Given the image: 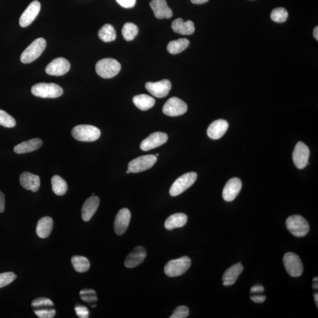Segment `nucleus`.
<instances>
[{
    "instance_id": "nucleus-40",
    "label": "nucleus",
    "mask_w": 318,
    "mask_h": 318,
    "mask_svg": "<svg viewBox=\"0 0 318 318\" xmlns=\"http://www.w3.org/2000/svg\"><path fill=\"white\" fill-rule=\"evenodd\" d=\"M75 310L77 315L80 318H88L89 317V311L87 307L81 305H77L75 306Z\"/></svg>"
},
{
    "instance_id": "nucleus-44",
    "label": "nucleus",
    "mask_w": 318,
    "mask_h": 318,
    "mask_svg": "<svg viewBox=\"0 0 318 318\" xmlns=\"http://www.w3.org/2000/svg\"><path fill=\"white\" fill-rule=\"evenodd\" d=\"M5 209V197L4 194L0 190V213H2Z\"/></svg>"
},
{
    "instance_id": "nucleus-22",
    "label": "nucleus",
    "mask_w": 318,
    "mask_h": 318,
    "mask_svg": "<svg viewBox=\"0 0 318 318\" xmlns=\"http://www.w3.org/2000/svg\"><path fill=\"white\" fill-rule=\"evenodd\" d=\"M21 185L25 189L36 192L40 186V177L28 172L22 173L20 176Z\"/></svg>"
},
{
    "instance_id": "nucleus-23",
    "label": "nucleus",
    "mask_w": 318,
    "mask_h": 318,
    "mask_svg": "<svg viewBox=\"0 0 318 318\" xmlns=\"http://www.w3.org/2000/svg\"><path fill=\"white\" fill-rule=\"evenodd\" d=\"M99 197L96 196H92L85 200L81 209L82 220L85 222H88L96 213L99 208Z\"/></svg>"
},
{
    "instance_id": "nucleus-43",
    "label": "nucleus",
    "mask_w": 318,
    "mask_h": 318,
    "mask_svg": "<svg viewBox=\"0 0 318 318\" xmlns=\"http://www.w3.org/2000/svg\"><path fill=\"white\" fill-rule=\"evenodd\" d=\"M266 296L265 295H260V296H252L250 298L253 300V302L255 303H263L265 302V300H266Z\"/></svg>"
},
{
    "instance_id": "nucleus-2",
    "label": "nucleus",
    "mask_w": 318,
    "mask_h": 318,
    "mask_svg": "<svg viewBox=\"0 0 318 318\" xmlns=\"http://www.w3.org/2000/svg\"><path fill=\"white\" fill-rule=\"evenodd\" d=\"M46 41L43 38H38L33 41L21 55L20 60L24 64H28L40 57L46 47Z\"/></svg>"
},
{
    "instance_id": "nucleus-48",
    "label": "nucleus",
    "mask_w": 318,
    "mask_h": 318,
    "mask_svg": "<svg viewBox=\"0 0 318 318\" xmlns=\"http://www.w3.org/2000/svg\"><path fill=\"white\" fill-rule=\"evenodd\" d=\"M313 284V288L314 289H315V290H318V282H314Z\"/></svg>"
},
{
    "instance_id": "nucleus-29",
    "label": "nucleus",
    "mask_w": 318,
    "mask_h": 318,
    "mask_svg": "<svg viewBox=\"0 0 318 318\" xmlns=\"http://www.w3.org/2000/svg\"><path fill=\"white\" fill-rule=\"evenodd\" d=\"M132 102L138 108L142 111H146L151 108L155 105V100L153 97L147 94H140L132 99Z\"/></svg>"
},
{
    "instance_id": "nucleus-10",
    "label": "nucleus",
    "mask_w": 318,
    "mask_h": 318,
    "mask_svg": "<svg viewBox=\"0 0 318 318\" xmlns=\"http://www.w3.org/2000/svg\"><path fill=\"white\" fill-rule=\"evenodd\" d=\"M156 161L157 156L154 155L141 156L130 162L128 170L134 173L143 172L154 166Z\"/></svg>"
},
{
    "instance_id": "nucleus-15",
    "label": "nucleus",
    "mask_w": 318,
    "mask_h": 318,
    "mask_svg": "<svg viewBox=\"0 0 318 318\" xmlns=\"http://www.w3.org/2000/svg\"><path fill=\"white\" fill-rule=\"evenodd\" d=\"M70 69L69 61L66 58L59 57L54 59L46 68V72L49 75L61 76L64 75Z\"/></svg>"
},
{
    "instance_id": "nucleus-46",
    "label": "nucleus",
    "mask_w": 318,
    "mask_h": 318,
    "mask_svg": "<svg viewBox=\"0 0 318 318\" xmlns=\"http://www.w3.org/2000/svg\"><path fill=\"white\" fill-rule=\"evenodd\" d=\"M314 36L317 41L318 40V26H317L316 27L314 28Z\"/></svg>"
},
{
    "instance_id": "nucleus-14",
    "label": "nucleus",
    "mask_w": 318,
    "mask_h": 318,
    "mask_svg": "<svg viewBox=\"0 0 318 318\" xmlns=\"http://www.w3.org/2000/svg\"><path fill=\"white\" fill-rule=\"evenodd\" d=\"M168 140V135L163 132H158L150 134L140 144V149L143 151L156 148L163 145Z\"/></svg>"
},
{
    "instance_id": "nucleus-21",
    "label": "nucleus",
    "mask_w": 318,
    "mask_h": 318,
    "mask_svg": "<svg viewBox=\"0 0 318 318\" xmlns=\"http://www.w3.org/2000/svg\"><path fill=\"white\" fill-rule=\"evenodd\" d=\"M229 123L226 120L219 119L211 124L207 130L209 137L213 140L219 139L228 131Z\"/></svg>"
},
{
    "instance_id": "nucleus-17",
    "label": "nucleus",
    "mask_w": 318,
    "mask_h": 318,
    "mask_svg": "<svg viewBox=\"0 0 318 318\" xmlns=\"http://www.w3.org/2000/svg\"><path fill=\"white\" fill-rule=\"evenodd\" d=\"M131 219V213L128 209H121L115 218L114 228L117 235H122L125 234L129 225Z\"/></svg>"
},
{
    "instance_id": "nucleus-33",
    "label": "nucleus",
    "mask_w": 318,
    "mask_h": 318,
    "mask_svg": "<svg viewBox=\"0 0 318 318\" xmlns=\"http://www.w3.org/2000/svg\"><path fill=\"white\" fill-rule=\"evenodd\" d=\"M52 189L53 192L58 196H63L66 194L68 189L67 184L60 176L55 175L52 179Z\"/></svg>"
},
{
    "instance_id": "nucleus-27",
    "label": "nucleus",
    "mask_w": 318,
    "mask_h": 318,
    "mask_svg": "<svg viewBox=\"0 0 318 318\" xmlns=\"http://www.w3.org/2000/svg\"><path fill=\"white\" fill-rule=\"evenodd\" d=\"M54 222L52 217L45 216L41 218L37 223L36 233L38 237L42 238L49 237L53 231Z\"/></svg>"
},
{
    "instance_id": "nucleus-32",
    "label": "nucleus",
    "mask_w": 318,
    "mask_h": 318,
    "mask_svg": "<svg viewBox=\"0 0 318 318\" xmlns=\"http://www.w3.org/2000/svg\"><path fill=\"white\" fill-rule=\"evenodd\" d=\"M98 34L100 39L106 43L111 42L116 38V30L113 26L108 24H106L99 29Z\"/></svg>"
},
{
    "instance_id": "nucleus-16",
    "label": "nucleus",
    "mask_w": 318,
    "mask_h": 318,
    "mask_svg": "<svg viewBox=\"0 0 318 318\" xmlns=\"http://www.w3.org/2000/svg\"><path fill=\"white\" fill-rule=\"evenodd\" d=\"M41 9L40 2L38 1H32L29 4L20 18L19 23L22 27L30 25L36 19Z\"/></svg>"
},
{
    "instance_id": "nucleus-18",
    "label": "nucleus",
    "mask_w": 318,
    "mask_h": 318,
    "mask_svg": "<svg viewBox=\"0 0 318 318\" xmlns=\"http://www.w3.org/2000/svg\"><path fill=\"white\" fill-rule=\"evenodd\" d=\"M241 188V182L237 178H232L226 183L223 190V198L226 202L234 200Z\"/></svg>"
},
{
    "instance_id": "nucleus-20",
    "label": "nucleus",
    "mask_w": 318,
    "mask_h": 318,
    "mask_svg": "<svg viewBox=\"0 0 318 318\" xmlns=\"http://www.w3.org/2000/svg\"><path fill=\"white\" fill-rule=\"evenodd\" d=\"M147 252L142 246H137L132 250L127 256L125 265L128 268H133L138 266L146 258Z\"/></svg>"
},
{
    "instance_id": "nucleus-31",
    "label": "nucleus",
    "mask_w": 318,
    "mask_h": 318,
    "mask_svg": "<svg viewBox=\"0 0 318 318\" xmlns=\"http://www.w3.org/2000/svg\"><path fill=\"white\" fill-rule=\"evenodd\" d=\"M72 263L74 269L79 273L87 272L90 269V262L84 256L76 255L73 256Z\"/></svg>"
},
{
    "instance_id": "nucleus-38",
    "label": "nucleus",
    "mask_w": 318,
    "mask_h": 318,
    "mask_svg": "<svg viewBox=\"0 0 318 318\" xmlns=\"http://www.w3.org/2000/svg\"><path fill=\"white\" fill-rule=\"evenodd\" d=\"M16 278L17 275L14 272L0 273V288L10 284Z\"/></svg>"
},
{
    "instance_id": "nucleus-41",
    "label": "nucleus",
    "mask_w": 318,
    "mask_h": 318,
    "mask_svg": "<svg viewBox=\"0 0 318 318\" xmlns=\"http://www.w3.org/2000/svg\"><path fill=\"white\" fill-rule=\"evenodd\" d=\"M116 1L123 7L129 8L134 7L136 0H116Z\"/></svg>"
},
{
    "instance_id": "nucleus-35",
    "label": "nucleus",
    "mask_w": 318,
    "mask_h": 318,
    "mask_svg": "<svg viewBox=\"0 0 318 318\" xmlns=\"http://www.w3.org/2000/svg\"><path fill=\"white\" fill-rule=\"evenodd\" d=\"M138 32V26L132 23H126L122 29L123 38L128 41L134 39Z\"/></svg>"
},
{
    "instance_id": "nucleus-30",
    "label": "nucleus",
    "mask_w": 318,
    "mask_h": 318,
    "mask_svg": "<svg viewBox=\"0 0 318 318\" xmlns=\"http://www.w3.org/2000/svg\"><path fill=\"white\" fill-rule=\"evenodd\" d=\"M190 41L187 38H179L170 41L167 47V52L172 54H177L184 52L189 46Z\"/></svg>"
},
{
    "instance_id": "nucleus-5",
    "label": "nucleus",
    "mask_w": 318,
    "mask_h": 318,
    "mask_svg": "<svg viewBox=\"0 0 318 318\" xmlns=\"http://www.w3.org/2000/svg\"><path fill=\"white\" fill-rule=\"evenodd\" d=\"M72 134L76 140L90 142L98 139L101 135V132L95 126L78 125L72 129Z\"/></svg>"
},
{
    "instance_id": "nucleus-4",
    "label": "nucleus",
    "mask_w": 318,
    "mask_h": 318,
    "mask_svg": "<svg viewBox=\"0 0 318 318\" xmlns=\"http://www.w3.org/2000/svg\"><path fill=\"white\" fill-rule=\"evenodd\" d=\"M31 307L38 318H52L55 316L54 303L47 297H40L32 300Z\"/></svg>"
},
{
    "instance_id": "nucleus-45",
    "label": "nucleus",
    "mask_w": 318,
    "mask_h": 318,
    "mask_svg": "<svg viewBox=\"0 0 318 318\" xmlns=\"http://www.w3.org/2000/svg\"><path fill=\"white\" fill-rule=\"evenodd\" d=\"M191 2L195 4H203L207 2L209 0H190Z\"/></svg>"
},
{
    "instance_id": "nucleus-50",
    "label": "nucleus",
    "mask_w": 318,
    "mask_h": 318,
    "mask_svg": "<svg viewBox=\"0 0 318 318\" xmlns=\"http://www.w3.org/2000/svg\"><path fill=\"white\" fill-rule=\"evenodd\" d=\"M130 173H131V172H130V170H128V171H127V172H126L127 174H129Z\"/></svg>"
},
{
    "instance_id": "nucleus-36",
    "label": "nucleus",
    "mask_w": 318,
    "mask_h": 318,
    "mask_svg": "<svg viewBox=\"0 0 318 318\" xmlns=\"http://www.w3.org/2000/svg\"><path fill=\"white\" fill-rule=\"evenodd\" d=\"M288 17V13L285 8L278 7L272 11L270 18L273 22L276 23H284L287 21Z\"/></svg>"
},
{
    "instance_id": "nucleus-11",
    "label": "nucleus",
    "mask_w": 318,
    "mask_h": 318,
    "mask_svg": "<svg viewBox=\"0 0 318 318\" xmlns=\"http://www.w3.org/2000/svg\"><path fill=\"white\" fill-rule=\"evenodd\" d=\"M187 110V106L178 97H173L167 100L163 107L164 114L170 117L181 116Z\"/></svg>"
},
{
    "instance_id": "nucleus-6",
    "label": "nucleus",
    "mask_w": 318,
    "mask_h": 318,
    "mask_svg": "<svg viewBox=\"0 0 318 318\" xmlns=\"http://www.w3.org/2000/svg\"><path fill=\"white\" fill-rule=\"evenodd\" d=\"M190 259L187 256H183L177 259L170 261L164 267V272L169 277H177L182 275L191 266Z\"/></svg>"
},
{
    "instance_id": "nucleus-7",
    "label": "nucleus",
    "mask_w": 318,
    "mask_h": 318,
    "mask_svg": "<svg viewBox=\"0 0 318 318\" xmlns=\"http://www.w3.org/2000/svg\"><path fill=\"white\" fill-rule=\"evenodd\" d=\"M286 226L291 234L296 237H305L309 231L308 221L298 214L289 217L286 221Z\"/></svg>"
},
{
    "instance_id": "nucleus-26",
    "label": "nucleus",
    "mask_w": 318,
    "mask_h": 318,
    "mask_svg": "<svg viewBox=\"0 0 318 318\" xmlns=\"http://www.w3.org/2000/svg\"><path fill=\"white\" fill-rule=\"evenodd\" d=\"M172 28L176 33L182 35H191L195 30L193 22L190 20L185 22L181 18L173 21Z\"/></svg>"
},
{
    "instance_id": "nucleus-8",
    "label": "nucleus",
    "mask_w": 318,
    "mask_h": 318,
    "mask_svg": "<svg viewBox=\"0 0 318 318\" xmlns=\"http://www.w3.org/2000/svg\"><path fill=\"white\" fill-rule=\"evenodd\" d=\"M197 178V175L195 172H188L179 177L173 183L172 187L170 188L169 191L170 195L176 196L184 192L185 190H186L187 188L194 184V183L196 181Z\"/></svg>"
},
{
    "instance_id": "nucleus-1",
    "label": "nucleus",
    "mask_w": 318,
    "mask_h": 318,
    "mask_svg": "<svg viewBox=\"0 0 318 318\" xmlns=\"http://www.w3.org/2000/svg\"><path fill=\"white\" fill-rule=\"evenodd\" d=\"M121 65L114 58H106L97 62L96 71L97 75L104 79H110L118 75Z\"/></svg>"
},
{
    "instance_id": "nucleus-12",
    "label": "nucleus",
    "mask_w": 318,
    "mask_h": 318,
    "mask_svg": "<svg viewBox=\"0 0 318 318\" xmlns=\"http://www.w3.org/2000/svg\"><path fill=\"white\" fill-rule=\"evenodd\" d=\"M310 155L308 147L302 141L296 144L293 152V161L297 169H303L307 166Z\"/></svg>"
},
{
    "instance_id": "nucleus-9",
    "label": "nucleus",
    "mask_w": 318,
    "mask_h": 318,
    "mask_svg": "<svg viewBox=\"0 0 318 318\" xmlns=\"http://www.w3.org/2000/svg\"><path fill=\"white\" fill-rule=\"evenodd\" d=\"M283 261L289 275L292 277H299L302 275L303 266L298 255L292 252L285 253Z\"/></svg>"
},
{
    "instance_id": "nucleus-51",
    "label": "nucleus",
    "mask_w": 318,
    "mask_h": 318,
    "mask_svg": "<svg viewBox=\"0 0 318 318\" xmlns=\"http://www.w3.org/2000/svg\"><path fill=\"white\" fill-rule=\"evenodd\" d=\"M156 156H159V154H158V153H157V154H156Z\"/></svg>"
},
{
    "instance_id": "nucleus-25",
    "label": "nucleus",
    "mask_w": 318,
    "mask_h": 318,
    "mask_svg": "<svg viewBox=\"0 0 318 318\" xmlns=\"http://www.w3.org/2000/svg\"><path fill=\"white\" fill-rule=\"evenodd\" d=\"M43 141L40 138H35L31 140L23 141L14 147V151L17 154L29 153L35 151L41 147Z\"/></svg>"
},
{
    "instance_id": "nucleus-13",
    "label": "nucleus",
    "mask_w": 318,
    "mask_h": 318,
    "mask_svg": "<svg viewBox=\"0 0 318 318\" xmlns=\"http://www.w3.org/2000/svg\"><path fill=\"white\" fill-rule=\"evenodd\" d=\"M145 87L153 96L158 98H163L169 94L172 88V83L169 80L164 79L158 82H147Z\"/></svg>"
},
{
    "instance_id": "nucleus-39",
    "label": "nucleus",
    "mask_w": 318,
    "mask_h": 318,
    "mask_svg": "<svg viewBox=\"0 0 318 318\" xmlns=\"http://www.w3.org/2000/svg\"><path fill=\"white\" fill-rule=\"evenodd\" d=\"M189 315V309L186 306H179L177 307L170 318H185Z\"/></svg>"
},
{
    "instance_id": "nucleus-42",
    "label": "nucleus",
    "mask_w": 318,
    "mask_h": 318,
    "mask_svg": "<svg viewBox=\"0 0 318 318\" xmlns=\"http://www.w3.org/2000/svg\"><path fill=\"white\" fill-rule=\"evenodd\" d=\"M265 291V288L263 286L261 285H256L253 286V287L250 290V292L251 293H258L262 292Z\"/></svg>"
},
{
    "instance_id": "nucleus-28",
    "label": "nucleus",
    "mask_w": 318,
    "mask_h": 318,
    "mask_svg": "<svg viewBox=\"0 0 318 318\" xmlns=\"http://www.w3.org/2000/svg\"><path fill=\"white\" fill-rule=\"evenodd\" d=\"M187 222L186 214L182 213H175L167 218L164 223V226L166 229L171 231L176 228H182L186 224Z\"/></svg>"
},
{
    "instance_id": "nucleus-37",
    "label": "nucleus",
    "mask_w": 318,
    "mask_h": 318,
    "mask_svg": "<svg viewBox=\"0 0 318 318\" xmlns=\"http://www.w3.org/2000/svg\"><path fill=\"white\" fill-rule=\"evenodd\" d=\"M16 125V120L7 112L0 109V125L5 128H14Z\"/></svg>"
},
{
    "instance_id": "nucleus-34",
    "label": "nucleus",
    "mask_w": 318,
    "mask_h": 318,
    "mask_svg": "<svg viewBox=\"0 0 318 318\" xmlns=\"http://www.w3.org/2000/svg\"><path fill=\"white\" fill-rule=\"evenodd\" d=\"M80 296L82 300L87 303L91 307L95 308L97 306L98 299L95 291L91 289H84L80 292Z\"/></svg>"
},
{
    "instance_id": "nucleus-19",
    "label": "nucleus",
    "mask_w": 318,
    "mask_h": 318,
    "mask_svg": "<svg viewBox=\"0 0 318 318\" xmlns=\"http://www.w3.org/2000/svg\"><path fill=\"white\" fill-rule=\"evenodd\" d=\"M150 6L157 19H170L173 16L172 9L167 5L166 0H152Z\"/></svg>"
},
{
    "instance_id": "nucleus-24",
    "label": "nucleus",
    "mask_w": 318,
    "mask_h": 318,
    "mask_svg": "<svg viewBox=\"0 0 318 318\" xmlns=\"http://www.w3.org/2000/svg\"><path fill=\"white\" fill-rule=\"evenodd\" d=\"M243 270V266L241 263L235 264L229 267L225 271L222 276L223 285L228 287L234 285Z\"/></svg>"
},
{
    "instance_id": "nucleus-47",
    "label": "nucleus",
    "mask_w": 318,
    "mask_h": 318,
    "mask_svg": "<svg viewBox=\"0 0 318 318\" xmlns=\"http://www.w3.org/2000/svg\"><path fill=\"white\" fill-rule=\"evenodd\" d=\"M314 299L315 303H316L317 307L318 308V293H314Z\"/></svg>"
},
{
    "instance_id": "nucleus-3",
    "label": "nucleus",
    "mask_w": 318,
    "mask_h": 318,
    "mask_svg": "<svg viewBox=\"0 0 318 318\" xmlns=\"http://www.w3.org/2000/svg\"><path fill=\"white\" fill-rule=\"evenodd\" d=\"M31 93L33 95L41 98H57L63 93V90L60 85L54 83L40 82L33 85L31 88Z\"/></svg>"
},
{
    "instance_id": "nucleus-49",
    "label": "nucleus",
    "mask_w": 318,
    "mask_h": 318,
    "mask_svg": "<svg viewBox=\"0 0 318 318\" xmlns=\"http://www.w3.org/2000/svg\"><path fill=\"white\" fill-rule=\"evenodd\" d=\"M318 277H316V278H314L313 279L314 282H318Z\"/></svg>"
}]
</instances>
